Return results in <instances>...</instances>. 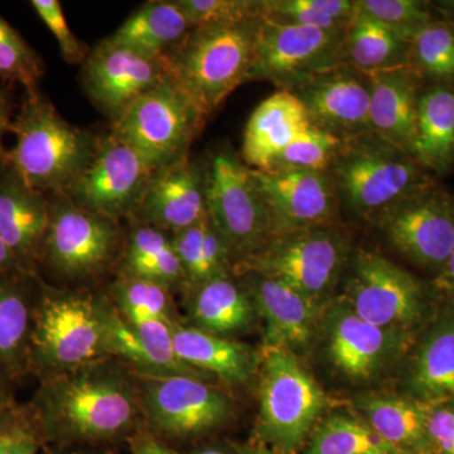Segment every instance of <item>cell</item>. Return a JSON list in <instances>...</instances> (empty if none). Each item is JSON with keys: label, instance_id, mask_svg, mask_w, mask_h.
Masks as SVG:
<instances>
[{"label": "cell", "instance_id": "cell-1", "mask_svg": "<svg viewBox=\"0 0 454 454\" xmlns=\"http://www.w3.org/2000/svg\"><path fill=\"white\" fill-rule=\"evenodd\" d=\"M29 413L49 437L101 439L133 423L137 403L124 376L97 363L43 379Z\"/></svg>", "mask_w": 454, "mask_h": 454}, {"label": "cell", "instance_id": "cell-2", "mask_svg": "<svg viewBox=\"0 0 454 454\" xmlns=\"http://www.w3.org/2000/svg\"><path fill=\"white\" fill-rule=\"evenodd\" d=\"M262 17L260 14L193 27L162 56L170 82L208 118L239 86L249 82Z\"/></svg>", "mask_w": 454, "mask_h": 454}, {"label": "cell", "instance_id": "cell-3", "mask_svg": "<svg viewBox=\"0 0 454 454\" xmlns=\"http://www.w3.org/2000/svg\"><path fill=\"white\" fill-rule=\"evenodd\" d=\"M11 133L16 145L5 162L44 195L67 192L98 145V139L62 118L40 90L25 92Z\"/></svg>", "mask_w": 454, "mask_h": 454}, {"label": "cell", "instance_id": "cell-4", "mask_svg": "<svg viewBox=\"0 0 454 454\" xmlns=\"http://www.w3.org/2000/svg\"><path fill=\"white\" fill-rule=\"evenodd\" d=\"M328 173L339 201L367 221L438 181L411 154L372 131L343 140Z\"/></svg>", "mask_w": 454, "mask_h": 454}, {"label": "cell", "instance_id": "cell-5", "mask_svg": "<svg viewBox=\"0 0 454 454\" xmlns=\"http://www.w3.org/2000/svg\"><path fill=\"white\" fill-rule=\"evenodd\" d=\"M259 417L254 441L276 454H301L327 397L294 352L264 348L259 360Z\"/></svg>", "mask_w": 454, "mask_h": 454}, {"label": "cell", "instance_id": "cell-6", "mask_svg": "<svg viewBox=\"0 0 454 454\" xmlns=\"http://www.w3.org/2000/svg\"><path fill=\"white\" fill-rule=\"evenodd\" d=\"M348 268L340 300L369 324L418 337L434 316L439 301L430 284L382 254L358 250Z\"/></svg>", "mask_w": 454, "mask_h": 454}, {"label": "cell", "instance_id": "cell-7", "mask_svg": "<svg viewBox=\"0 0 454 454\" xmlns=\"http://www.w3.org/2000/svg\"><path fill=\"white\" fill-rule=\"evenodd\" d=\"M106 309L90 295L44 292L35 301L28 369L44 379L107 355Z\"/></svg>", "mask_w": 454, "mask_h": 454}, {"label": "cell", "instance_id": "cell-8", "mask_svg": "<svg viewBox=\"0 0 454 454\" xmlns=\"http://www.w3.org/2000/svg\"><path fill=\"white\" fill-rule=\"evenodd\" d=\"M348 260V239L331 225L276 235L262 253L235 268L279 280L324 309Z\"/></svg>", "mask_w": 454, "mask_h": 454}, {"label": "cell", "instance_id": "cell-9", "mask_svg": "<svg viewBox=\"0 0 454 454\" xmlns=\"http://www.w3.org/2000/svg\"><path fill=\"white\" fill-rule=\"evenodd\" d=\"M207 214L238 264L258 255L273 225L252 169L232 149L220 148L206 167Z\"/></svg>", "mask_w": 454, "mask_h": 454}, {"label": "cell", "instance_id": "cell-10", "mask_svg": "<svg viewBox=\"0 0 454 454\" xmlns=\"http://www.w3.org/2000/svg\"><path fill=\"white\" fill-rule=\"evenodd\" d=\"M205 118L169 79L137 98L113 121L112 133L153 169L181 160Z\"/></svg>", "mask_w": 454, "mask_h": 454}, {"label": "cell", "instance_id": "cell-11", "mask_svg": "<svg viewBox=\"0 0 454 454\" xmlns=\"http://www.w3.org/2000/svg\"><path fill=\"white\" fill-rule=\"evenodd\" d=\"M345 32L282 25L262 18L249 82L294 91L318 74L345 64Z\"/></svg>", "mask_w": 454, "mask_h": 454}, {"label": "cell", "instance_id": "cell-12", "mask_svg": "<svg viewBox=\"0 0 454 454\" xmlns=\"http://www.w3.org/2000/svg\"><path fill=\"white\" fill-rule=\"evenodd\" d=\"M375 223L396 253L434 277L454 247V193L434 182L406 196Z\"/></svg>", "mask_w": 454, "mask_h": 454}, {"label": "cell", "instance_id": "cell-13", "mask_svg": "<svg viewBox=\"0 0 454 454\" xmlns=\"http://www.w3.org/2000/svg\"><path fill=\"white\" fill-rule=\"evenodd\" d=\"M154 170L133 148L110 133L98 139L88 167L65 195L83 210L118 221L133 216Z\"/></svg>", "mask_w": 454, "mask_h": 454}, {"label": "cell", "instance_id": "cell-14", "mask_svg": "<svg viewBox=\"0 0 454 454\" xmlns=\"http://www.w3.org/2000/svg\"><path fill=\"white\" fill-rule=\"evenodd\" d=\"M50 202V223L41 255L61 276H92L112 262L118 249V221L74 205L65 193Z\"/></svg>", "mask_w": 454, "mask_h": 454}, {"label": "cell", "instance_id": "cell-15", "mask_svg": "<svg viewBox=\"0 0 454 454\" xmlns=\"http://www.w3.org/2000/svg\"><path fill=\"white\" fill-rule=\"evenodd\" d=\"M322 321L328 360L345 378L373 381L409 356L418 337L391 333L358 317L340 298Z\"/></svg>", "mask_w": 454, "mask_h": 454}, {"label": "cell", "instance_id": "cell-16", "mask_svg": "<svg viewBox=\"0 0 454 454\" xmlns=\"http://www.w3.org/2000/svg\"><path fill=\"white\" fill-rule=\"evenodd\" d=\"M143 399L152 424L172 437L210 432L232 414L225 394L192 376H148Z\"/></svg>", "mask_w": 454, "mask_h": 454}, {"label": "cell", "instance_id": "cell-17", "mask_svg": "<svg viewBox=\"0 0 454 454\" xmlns=\"http://www.w3.org/2000/svg\"><path fill=\"white\" fill-rule=\"evenodd\" d=\"M252 173L267 206L274 236L333 225L339 196L330 173L255 169Z\"/></svg>", "mask_w": 454, "mask_h": 454}, {"label": "cell", "instance_id": "cell-18", "mask_svg": "<svg viewBox=\"0 0 454 454\" xmlns=\"http://www.w3.org/2000/svg\"><path fill=\"white\" fill-rule=\"evenodd\" d=\"M167 79L162 57L149 59L106 40L83 62L86 92L113 121L137 98Z\"/></svg>", "mask_w": 454, "mask_h": 454}, {"label": "cell", "instance_id": "cell-19", "mask_svg": "<svg viewBox=\"0 0 454 454\" xmlns=\"http://www.w3.org/2000/svg\"><path fill=\"white\" fill-rule=\"evenodd\" d=\"M205 167L190 155L155 169L133 216L163 231H182L207 215Z\"/></svg>", "mask_w": 454, "mask_h": 454}, {"label": "cell", "instance_id": "cell-20", "mask_svg": "<svg viewBox=\"0 0 454 454\" xmlns=\"http://www.w3.org/2000/svg\"><path fill=\"white\" fill-rule=\"evenodd\" d=\"M310 122L340 140L370 133V90L365 74L348 66L318 74L293 91Z\"/></svg>", "mask_w": 454, "mask_h": 454}, {"label": "cell", "instance_id": "cell-21", "mask_svg": "<svg viewBox=\"0 0 454 454\" xmlns=\"http://www.w3.org/2000/svg\"><path fill=\"white\" fill-rule=\"evenodd\" d=\"M408 358L406 395L429 405L454 400V303L439 301Z\"/></svg>", "mask_w": 454, "mask_h": 454}, {"label": "cell", "instance_id": "cell-22", "mask_svg": "<svg viewBox=\"0 0 454 454\" xmlns=\"http://www.w3.org/2000/svg\"><path fill=\"white\" fill-rule=\"evenodd\" d=\"M50 210L44 193L29 186L5 160L0 163V239L27 274L40 259Z\"/></svg>", "mask_w": 454, "mask_h": 454}, {"label": "cell", "instance_id": "cell-23", "mask_svg": "<svg viewBox=\"0 0 454 454\" xmlns=\"http://www.w3.org/2000/svg\"><path fill=\"white\" fill-rule=\"evenodd\" d=\"M107 355L129 361L148 376L184 375L205 378L178 357L173 343L172 322L164 319L130 324L114 309H106Z\"/></svg>", "mask_w": 454, "mask_h": 454}, {"label": "cell", "instance_id": "cell-24", "mask_svg": "<svg viewBox=\"0 0 454 454\" xmlns=\"http://www.w3.org/2000/svg\"><path fill=\"white\" fill-rule=\"evenodd\" d=\"M370 90V129L413 157L418 98L424 82L411 66L365 74Z\"/></svg>", "mask_w": 454, "mask_h": 454}, {"label": "cell", "instance_id": "cell-25", "mask_svg": "<svg viewBox=\"0 0 454 454\" xmlns=\"http://www.w3.org/2000/svg\"><path fill=\"white\" fill-rule=\"evenodd\" d=\"M312 125L300 98L288 90H278L250 115L241 160L249 168L267 172L278 155Z\"/></svg>", "mask_w": 454, "mask_h": 454}, {"label": "cell", "instance_id": "cell-26", "mask_svg": "<svg viewBox=\"0 0 454 454\" xmlns=\"http://www.w3.org/2000/svg\"><path fill=\"white\" fill-rule=\"evenodd\" d=\"M254 309L264 321V348L294 352L309 348L318 330V310L312 301L279 280L256 274Z\"/></svg>", "mask_w": 454, "mask_h": 454}, {"label": "cell", "instance_id": "cell-27", "mask_svg": "<svg viewBox=\"0 0 454 454\" xmlns=\"http://www.w3.org/2000/svg\"><path fill=\"white\" fill-rule=\"evenodd\" d=\"M413 158L435 178L454 170V85L424 83L418 98Z\"/></svg>", "mask_w": 454, "mask_h": 454}, {"label": "cell", "instance_id": "cell-28", "mask_svg": "<svg viewBox=\"0 0 454 454\" xmlns=\"http://www.w3.org/2000/svg\"><path fill=\"white\" fill-rule=\"evenodd\" d=\"M172 334L178 357L206 375L212 373L230 384L241 385L249 381L258 370V357L244 343L197 327L173 324Z\"/></svg>", "mask_w": 454, "mask_h": 454}, {"label": "cell", "instance_id": "cell-29", "mask_svg": "<svg viewBox=\"0 0 454 454\" xmlns=\"http://www.w3.org/2000/svg\"><path fill=\"white\" fill-rule=\"evenodd\" d=\"M430 405L406 395L370 394L357 399L361 417L400 452L430 454L427 418Z\"/></svg>", "mask_w": 454, "mask_h": 454}, {"label": "cell", "instance_id": "cell-30", "mask_svg": "<svg viewBox=\"0 0 454 454\" xmlns=\"http://www.w3.org/2000/svg\"><path fill=\"white\" fill-rule=\"evenodd\" d=\"M191 29L175 0H153L137 9L106 41L149 59H160Z\"/></svg>", "mask_w": 454, "mask_h": 454}, {"label": "cell", "instance_id": "cell-31", "mask_svg": "<svg viewBox=\"0 0 454 454\" xmlns=\"http://www.w3.org/2000/svg\"><path fill=\"white\" fill-rule=\"evenodd\" d=\"M23 271L0 276V366L11 375L28 369L35 301H32Z\"/></svg>", "mask_w": 454, "mask_h": 454}, {"label": "cell", "instance_id": "cell-32", "mask_svg": "<svg viewBox=\"0 0 454 454\" xmlns=\"http://www.w3.org/2000/svg\"><path fill=\"white\" fill-rule=\"evenodd\" d=\"M343 46L346 66L363 74L409 66L411 42L358 7L346 29Z\"/></svg>", "mask_w": 454, "mask_h": 454}, {"label": "cell", "instance_id": "cell-33", "mask_svg": "<svg viewBox=\"0 0 454 454\" xmlns=\"http://www.w3.org/2000/svg\"><path fill=\"white\" fill-rule=\"evenodd\" d=\"M195 288L191 309L200 330L223 337L252 324L254 304L229 276L215 278Z\"/></svg>", "mask_w": 454, "mask_h": 454}, {"label": "cell", "instance_id": "cell-34", "mask_svg": "<svg viewBox=\"0 0 454 454\" xmlns=\"http://www.w3.org/2000/svg\"><path fill=\"white\" fill-rule=\"evenodd\" d=\"M124 269L127 278L149 280L167 289L186 282L172 239L163 230L146 223H138L131 231Z\"/></svg>", "mask_w": 454, "mask_h": 454}, {"label": "cell", "instance_id": "cell-35", "mask_svg": "<svg viewBox=\"0 0 454 454\" xmlns=\"http://www.w3.org/2000/svg\"><path fill=\"white\" fill-rule=\"evenodd\" d=\"M361 415L333 414L318 423L301 454H397Z\"/></svg>", "mask_w": 454, "mask_h": 454}, {"label": "cell", "instance_id": "cell-36", "mask_svg": "<svg viewBox=\"0 0 454 454\" xmlns=\"http://www.w3.org/2000/svg\"><path fill=\"white\" fill-rule=\"evenodd\" d=\"M260 16L282 25L346 32L356 13V0H262Z\"/></svg>", "mask_w": 454, "mask_h": 454}, {"label": "cell", "instance_id": "cell-37", "mask_svg": "<svg viewBox=\"0 0 454 454\" xmlns=\"http://www.w3.org/2000/svg\"><path fill=\"white\" fill-rule=\"evenodd\" d=\"M409 66L424 83L454 85V28L432 20L411 40Z\"/></svg>", "mask_w": 454, "mask_h": 454}, {"label": "cell", "instance_id": "cell-38", "mask_svg": "<svg viewBox=\"0 0 454 454\" xmlns=\"http://www.w3.org/2000/svg\"><path fill=\"white\" fill-rule=\"evenodd\" d=\"M41 57L22 35L0 16V82L37 91L43 77Z\"/></svg>", "mask_w": 454, "mask_h": 454}, {"label": "cell", "instance_id": "cell-39", "mask_svg": "<svg viewBox=\"0 0 454 454\" xmlns=\"http://www.w3.org/2000/svg\"><path fill=\"white\" fill-rule=\"evenodd\" d=\"M342 143L343 140L312 125L278 155L267 172H328Z\"/></svg>", "mask_w": 454, "mask_h": 454}, {"label": "cell", "instance_id": "cell-40", "mask_svg": "<svg viewBox=\"0 0 454 454\" xmlns=\"http://www.w3.org/2000/svg\"><path fill=\"white\" fill-rule=\"evenodd\" d=\"M360 11L411 42L422 27L437 20L432 2L424 0H356Z\"/></svg>", "mask_w": 454, "mask_h": 454}, {"label": "cell", "instance_id": "cell-41", "mask_svg": "<svg viewBox=\"0 0 454 454\" xmlns=\"http://www.w3.org/2000/svg\"><path fill=\"white\" fill-rule=\"evenodd\" d=\"M116 298L124 318L130 324L148 321V319H164L168 317V289L149 280L127 278L116 286Z\"/></svg>", "mask_w": 454, "mask_h": 454}, {"label": "cell", "instance_id": "cell-42", "mask_svg": "<svg viewBox=\"0 0 454 454\" xmlns=\"http://www.w3.org/2000/svg\"><path fill=\"white\" fill-rule=\"evenodd\" d=\"M191 27L232 22L260 14L259 2L252 0H175Z\"/></svg>", "mask_w": 454, "mask_h": 454}, {"label": "cell", "instance_id": "cell-43", "mask_svg": "<svg viewBox=\"0 0 454 454\" xmlns=\"http://www.w3.org/2000/svg\"><path fill=\"white\" fill-rule=\"evenodd\" d=\"M31 7L35 9L42 22L55 35L61 55L68 64H82L88 57V47L77 40L66 20L64 9L59 0H32Z\"/></svg>", "mask_w": 454, "mask_h": 454}, {"label": "cell", "instance_id": "cell-44", "mask_svg": "<svg viewBox=\"0 0 454 454\" xmlns=\"http://www.w3.org/2000/svg\"><path fill=\"white\" fill-rule=\"evenodd\" d=\"M207 223L208 214L195 225L176 232L175 238L172 239L176 253L184 268L186 282L192 286L206 282L203 241Z\"/></svg>", "mask_w": 454, "mask_h": 454}, {"label": "cell", "instance_id": "cell-45", "mask_svg": "<svg viewBox=\"0 0 454 454\" xmlns=\"http://www.w3.org/2000/svg\"><path fill=\"white\" fill-rule=\"evenodd\" d=\"M427 434L430 454H454V400L430 405Z\"/></svg>", "mask_w": 454, "mask_h": 454}, {"label": "cell", "instance_id": "cell-46", "mask_svg": "<svg viewBox=\"0 0 454 454\" xmlns=\"http://www.w3.org/2000/svg\"><path fill=\"white\" fill-rule=\"evenodd\" d=\"M33 420L29 411H23L16 404L0 411V446L7 439L13 437L20 430L32 426Z\"/></svg>", "mask_w": 454, "mask_h": 454}, {"label": "cell", "instance_id": "cell-47", "mask_svg": "<svg viewBox=\"0 0 454 454\" xmlns=\"http://www.w3.org/2000/svg\"><path fill=\"white\" fill-rule=\"evenodd\" d=\"M0 454H38V432L35 424L7 439L0 446Z\"/></svg>", "mask_w": 454, "mask_h": 454}, {"label": "cell", "instance_id": "cell-48", "mask_svg": "<svg viewBox=\"0 0 454 454\" xmlns=\"http://www.w3.org/2000/svg\"><path fill=\"white\" fill-rule=\"evenodd\" d=\"M429 284L439 301L454 303V247L446 264Z\"/></svg>", "mask_w": 454, "mask_h": 454}, {"label": "cell", "instance_id": "cell-49", "mask_svg": "<svg viewBox=\"0 0 454 454\" xmlns=\"http://www.w3.org/2000/svg\"><path fill=\"white\" fill-rule=\"evenodd\" d=\"M13 107H12L11 98L7 90L0 88V163L7 160L8 151L4 148L5 134L11 131L12 122H13Z\"/></svg>", "mask_w": 454, "mask_h": 454}, {"label": "cell", "instance_id": "cell-50", "mask_svg": "<svg viewBox=\"0 0 454 454\" xmlns=\"http://www.w3.org/2000/svg\"><path fill=\"white\" fill-rule=\"evenodd\" d=\"M133 454H173L168 448L163 446L154 438L145 437L139 439Z\"/></svg>", "mask_w": 454, "mask_h": 454}, {"label": "cell", "instance_id": "cell-51", "mask_svg": "<svg viewBox=\"0 0 454 454\" xmlns=\"http://www.w3.org/2000/svg\"><path fill=\"white\" fill-rule=\"evenodd\" d=\"M12 271H22L20 265H18L16 258L13 254L8 249L7 245L3 243L0 239V276L2 274L12 273ZM25 273V271H23Z\"/></svg>", "mask_w": 454, "mask_h": 454}, {"label": "cell", "instance_id": "cell-52", "mask_svg": "<svg viewBox=\"0 0 454 454\" xmlns=\"http://www.w3.org/2000/svg\"><path fill=\"white\" fill-rule=\"evenodd\" d=\"M432 7L439 20H444L454 28V0H435Z\"/></svg>", "mask_w": 454, "mask_h": 454}, {"label": "cell", "instance_id": "cell-53", "mask_svg": "<svg viewBox=\"0 0 454 454\" xmlns=\"http://www.w3.org/2000/svg\"><path fill=\"white\" fill-rule=\"evenodd\" d=\"M8 375H11V373L4 367L0 366V411L14 405L13 400H12L11 389H9Z\"/></svg>", "mask_w": 454, "mask_h": 454}, {"label": "cell", "instance_id": "cell-54", "mask_svg": "<svg viewBox=\"0 0 454 454\" xmlns=\"http://www.w3.org/2000/svg\"><path fill=\"white\" fill-rule=\"evenodd\" d=\"M235 450L238 454H276L273 450H269L267 446L256 441L249 442V443L247 444H240V446H235Z\"/></svg>", "mask_w": 454, "mask_h": 454}, {"label": "cell", "instance_id": "cell-55", "mask_svg": "<svg viewBox=\"0 0 454 454\" xmlns=\"http://www.w3.org/2000/svg\"><path fill=\"white\" fill-rule=\"evenodd\" d=\"M195 454H238L234 448V450H227V448L223 447H208L203 448V450H199Z\"/></svg>", "mask_w": 454, "mask_h": 454}, {"label": "cell", "instance_id": "cell-56", "mask_svg": "<svg viewBox=\"0 0 454 454\" xmlns=\"http://www.w3.org/2000/svg\"><path fill=\"white\" fill-rule=\"evenodd\" d=\"M397 454H411V453L402 452V453H397Z\"/></svg>", "mask_w": 454, "mask_h": 454}]
</instances>
